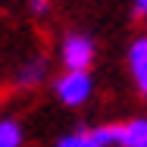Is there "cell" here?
<instances>
[{
  "instance_id": "6da1fadb",
  "label": "cell",
  "mask_w": 147,
  "mask_h": 147,
  "mask_svg": "<svg viewBox=\"0 0 147 147\" xmlns=\"http://www.w3.org/2000/svg\"><path fill=\"white\" fill-rule=\"evenodd\" d=\"M53 94L59 97L63 107H82V103H88L91 94H94V78L85 69H66L53 82Z\"/></svg>"
},
{
  "instance_id": "7a4b0ae2",
  "label": "cell",
  "mask_w": 147,
  "mask_h": 147,
  "mask_svg": "<svg viewBox=\"0 0 147 147\" xmlns=\"http://www.w3.org/2000/svg\"><path fill=\"white\" fill-rule=\"evenodd\" d=\"M94 57H97V47H94V41H91L88 34L72 31L59 44V59H63L66 69H85L88 72L91 66H94Z\"/></svg>"
},
{
  "instance_id": "3957f363",
  "label": "cell",
  "mask_w": 147,
  "mask_h": 147,
  "mask_svg": "<svg viewBox=\"0 0 147 147\" xmlns=\"http://www.w3.org/2000/svg\"><path fill=\"white\" fill-rule=\"evenodd\" d=\"M128 69H131V78H135L138 91L147 97V34L131 41V47H128Z\"/></svg>"
},
{
  "instance_id": "277c9868",
  "label": "cell",
  "mask_w": 147,
  "mask_h": 147,
  "mask_svg": "<svg viewBox=\"0 0 147 147\" xmlns=\"http://www.w3.org/2000/svg\"><path fill=\"white\" fill-rule=\"evenodd\" d=\"M44 78H47V59L44 57L25 59V63L19 66V72H16V85H19V88H34V85H41Z\"/></svg>"
},
{
  "instance_id": "5b68a950",
  "label": "cell",
  "mask_w": 147,
  "mask_h": 147,
  "mask_svg": "<svg viewBox=\"0 0 147 147\" xmlns=\"http://www.w3.org/2000/svg\"><path fill=\"white\" fill-rule=\"evenodd\" d=\"M119 147H147V119H144V116L122 122Z\"/></svg>"
},
{
  "instance_id": "8992f818",
  "label": "cell",
  "mask_w": 147,
  "mask_h": 147,
  "mask_svg": "<svg viewBox=\"0 0 147 147\" xmlns=\"http://www.w3.org/2000/svg\"><path fill=\"white\" fill-rule=\"evenodd\" d=\"M25 141V131H22V122L13 116L0 119V147H22Z\"/></svg>"
},
{
  "instance_id": "52a82bcc",
  "label": "cell",
  "mask_w": 147,
  "mask_h": 147,
  "mask_svg": "<svg viewBox=\"0 0 147 147\" xmlns=\"http://www.w3.org/2000/svg\"><path fill=\"white\" fill-rule=\"evenodd\" d=\"M119 131H122V122H110V125L91 128V138L100 147H119Z\"/></svg>"
},
{
  "instance_id": "ba28073f",
  "label": "cell",
  "mask_w": 147,
  "mask_h": 147,
  "mask_svg": "<svg viewBox=\"0 0 147 147\" xmlns=\"http://www.w3.org/2000/svg\"><path fill=\"white\" fill-rule=\"evenodd\" d=\"M57 147H100V144L91 138V131H69L57 141Z\"/></svg>"
},
{
  "instance_id": "9c48e42d",
  "label": "cell",
  "mask_w": 147,
  "mask_h": 147,
  "mask_svg": "<svg viewBox=\"0 0 147 147\" xmlns=\"http://www.w3.org/2000/svg\"><path fill=\"white\" fill-rule=\"evenodd\" d=\"M31 16H47L50 13V0H31Z\"/></svg>"
},
{
  "instance_id": "30bf717a",
  "label": "cell",
  "mask_w": 147,
  "mask_h": 147,
  "mask_svg": "<svg viewBox=\"0 0 147 147\" xmlns=\"http://www.w3.org/2000/svg\"><path fill=\"white\" fill-rule=\"evenodd\" d=\"M135 9L138 13H147V0H135Z\"/></svg>"
},
{
  "instance_id": "8fae6325",
  "label": "cell",
  "mask_w": 147,
  "mask_h": 147,
  "mask_svg": "<svg viewBox=\"0 0 147 147\" xmlns=\"http://www.w3.org/2000/svg\"><path fill=\"white\" fill-rule=\"evenodd\" d=\"M144 16H147V13H144Z\"/></svg>"
}]
</instances>
